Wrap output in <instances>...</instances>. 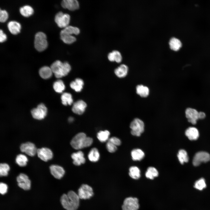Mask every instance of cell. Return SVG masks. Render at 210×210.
I'll return each mask as SVG.
<instances>
[{
	"label": "cell",
	"mask_w": 210,
	"mask_h": 210,
	"mask_svg": "<svg viewBox=\"0 0 210 210\" xmlns=\"http://www.w3.org/2000/svg\"><path fill=\"white\" fill-rule=\"evenodd\" d=\"M80 199L78 194L73 191H70L67 194H63L61 196L60 202L66 210H76L79 205Z\"/></svg>",
	"instance_id": "6da1fadb"
},
{
	"label": "cell",
	"mask_w": 210,
	"mask_h": 210,
	"mask_svg": "<svg viewBox=\"0 0 210 210\" xmlns=\"http://www.w3.org/2000/svg\"><path fill=\"white\" fill-rule=\"evenodd\" d=\"M92 143L93 139L87 136L84 133L80 132L73 138L70 144L74 148L78 150L89 147Z\"/></svg>",
	"instance_id": "7a4b0ae2"
},
{
	"label": "cell",
	"mask_w": 210,
	"mask_h": 210,
	"mask_svg": "<svg viewBox=\"0 0 210 210\" xmlns=\"http://www.w3.org/2000/svg\"><path fill=\"white\" fill-rule=\"evenodd\" d=\"M50 67L55 77L58 78L68 75L71 69L70 64L68 62H62L60 60L55 61Z\"/></svg>",
	"instance_id": "3957f363"
},
{
	"label": "cell",
	"mask_w": 210,
	"mask_h": 210,
	"mask_svg": "<svg viewBox=\"0 0 210 210\" xmlns=\"http://www.w3.org/2000/svg\"><path fill=\"white\" fill-rule=\"evenodd\" d=\"M46 36L42 32L36 34L35 36L34 45L36 49L38 51L41 52L45 50L48 46Z\"/></svg>",
	"instance_id": "277c9868"
},
{
	"label": "cell",
	"mask_w": 210,
	"mask_h": 210,
	"mask_svg": "<svg viewBox=\"0 0 210 210\" xmlns=\"http://www.w3.org/2000/svg\"><path fill=\"white\" fill-rule=\"evenodd\" d=\"M130 127L131 134L134 136H140L144 131V123L138 118L134 119L131 123Z\"/></svg>",
	"instance_id": "5b68a950"
},
{
	"label": "cell",
	"mask_w": 210,
	"mask_h": 210,
	"mask_svg": "<svg viewBox=\"0 0 210 210\" xmlns=\"http://www.w3.org/2000/svg\"><path fill=\"white\" fill-rule=\"evenodd\" d=\"M139 207L138 199L129 197L124 200L122 206V210H138Z\"/></svg>",
	"instance_id": "8992f818"
},
{
	"label": "cell",
	"mask_w": 210,
	"mask_h": 210,
	"mask_svg": "<svg viewBox=\"0 0 210 210\" xmlns=\"http://www.w3.org/2000/svg\"><path fill=\"white\" fill-rule=\"evenodd\" d=\"M70 20V15L67 13H64L62 12L58 13L55 18V21L58 26L64 28L69 26Z\"/></svg>",
	"instance_id": "52a82bcc"
},
{
	"label": "cell",
	"mask_w": 210,
	"mask_h": 210,
	"mask_svg": "<svg viewBox=\"0 0 210 210\" xmlns=\"http://www.w3.org/2000/svg\"><path fill=\"white\" fill-rule=\"evenodd\" d=\"M78 195L80 199L86 200L90 198L94 194L92 188L88 184L82 185L78 190Z\"/></svg>",
	"instance_id": "ba28073f"
},
{
	"label": "cell",
	"mask_w": 210,
	"mask_h": 210,
	"mask_svg": "<svg viewBox=\"0 0 210 210\" xmlns=\"http://www.w3.org/2000/svg\"><path fill=\"white\" fill-rule=\"evenodd\" d=\"M47 108L43 104H39L37 108L32 109L31 113L34 119L40 120L44 118L47 115Z\"/></svg>",
	"instance_id": "9c48e42d"
},
{
	"label": "cell",
	"mask_w": 210,
	"mask_h": 210,
	"mask_svg": "<svg viewBox=\"0 0 210 210\" xmlns=\"http://www.w3.org/2000/svg\"><path fill=\"white\" fill-rule=\"evenodd\" d=\"M210 160V155L204 151L197 153L194 155L193 160V165L195 166L199 165L202 162H206Z\"/></svg>",
	"instance_id": "30bf717a"
},
{
	"label": "cell",
	"mask_w": 210,
	"mask_h": 210,
	"mask_svg": "<svg viewBox=\"0 0 210 210\" xmlns=\"http://www.w3.org/2000/svg\"><path fill=\"white\" fill-rule=\"evenodd\" d=\"M198 113L196 109L191 107H188L185 111V116L188 121L193 125L196 124L199 119Z\"/></svg>",
	"instance_id": "8fae6325"
},
{
	"label": "cell",
	"mask_w": 210,
	"mask_h": 210,
	"mask_svg": "<svg viewBox=\"0 0 210 210\" xmlns=\"http://www.w3.org/2000/svg\"><path fill=\"white\" fill-rule=\"evenodd\" d=\"M17 181L20 188L24 190H28L30 189L31 181L25 174H20L17 177Z\"/></svg>",
	"instance_id": "7c38bea8"
},
{
	"label": "cell",
	"mask_w": 210,
	"mask_h": 210,
	"mask_svg": "<svg viewBox=\"0 0 210 210\" xmlns=\"http://www.w3.org/2000/svg\"><path fill=\"white\" fill-rule=\"evenodd\" d=\"M20 148L22 152L31 156H34L37 153V149L35 145L31 142L22 144Z\"/></svg>",
	"instance_id": "4fadbf2b"
},
{
	"label": "cell",
	"mask_w": 210,
	"mask_h": 210,
	"mask_svg": "<svg viewBox=\"0 0 210 210\" xmlns=\"http://www.w3.org/2000/svg\"><path fill=\"white\" fill-rule=\"evenodd\" d=\"M86 102L82 100H79L73 104L72 111L74 113L81 115L85 112L87 107Z\"/></svg>",
	"instance_id": "5bb4252c"
},
{
	"label": "cell",
	"mask_w": 210,
	"mask_h": 210,
	"mask_svg": "<svg viewBox=\"0 0 210 210\" xmlns=\"http://www.w3.org/2000/svg\"><path fill=\"white\" fill-rule=\"evenodd\" d=\"M37 153L38 157L44 161H47L53 157V153L49 148L43 147L37 149Z\"/></svg>",
	"instance_id": "9a60e30c"
},
{
	"label": "cell",
	"mask_w": 210,
	"mask_h": 210,
	"mask_svg": "<svg viewBox=\"0 0 210 210\" xmlns=\"http://www.w3.org/2000/svg\"><path fill=\"white\" fill-rule=\"evenodd\" d=\"M50 169L52 175L57 179H61L65 174V171L63 168L58 165H51L50 167Z\"/></svg>",
	"instance_id": "2e32d148"
},
{
	"label": "cell",
	"mask_w": 210,
	"mask_h": 210,
	"mask_svg": "<svg viewBox=\"0 0 210 210\" xmlns=\"http://www.w3.org/2000/svg\"><path fill=\"white\" fill-rule=\"evenodd\" d=\"M61 4L64 8L71 11L77 10L79 7V2L76 0H63Z\"/></svg>",
	"instance_id": "e0dca14e"
},
{
	"label": "cell",
	"mask_w": 210,
	"mask_h": 210,
	"mask_svg": "<svg viewBox=\"0 0 210 210\" xmlns=\"http://www.w3.org/2000/svg\"><path fill=\"white\" fill-rule=\"evenodd\" d=\"M71 157L73 160V163L75 165L79 166L85 162V159L84 153L81 151L73 153Z\"/></svg>",
	"instance_id": "ac0fdd59"
},
{
	"label": "cell",
	"mask_w": 210,
	"mask_h": 210,
	"mask_svg": "<svg viewBox=\"0 0 210 210\" xmlns=\"http://www.w3.org/2000/svg\"><path fill=\"white\" fill-rule=\"evenodd\" d=\"M84 85L83 80L80 78H77L70 83V86L75 92H80L82 91Z\"/></svg>",
	"instance_id": "d6986e66"
},
{
	"label": "cell",
	"mask_w": 210,
	"mask_h": 210,
	"mask_svg": "<svg viewBox=\"0 0 210 210\" xmlns=\"http://www.w3.org/2000/svg\"><path fill=\"white\" fill-rule=\"evenodd\" d=\"M186 136L190 140H196L199 136V132L195 127H190L186 130L185 132Z\"/></svg>",
	"instance_id": "ffe728a7"
},
{
	"label": "cell",
	"mask_w": 210,
	"mask_h": 210,
	"mask_svg": "<svg viewBox=\"0 0 210 210\" xmlns=\"http://www.w3.org/2000/svg\"><path fill=\"white\" fill-rule=\"evenodd\" d=\"M128 68L125 64H123L116 68L114 70V73L119 78L125 77L127 74Z\"/></svg>",
	"instance_id": "44dd1931"
},
{
	"label": "cell",
	"mask_w": 210,
	"mask_h": 210,
	"mask_svg": "<svg viewBox=\"0 0 210 210\" xmlns=\"http://www.w3.org/2000/svg\"><path fill=\"white\" fill-rule=\"evenodd\" d=\"M8 29L13 34L16 35L19 33L20 30L21 26L19 22L15 21H10L7 24Z\"/></svg>",
	"instance_id": "7402d4cb"
},
{
	"label": "cell",
	"mask_w": 210,
	"mask_h": 210,
	"mask_svg": "<svg viewBox=\"0 0 210 210\" xmlns=\"http://www.w3.org/2000/svg\"><path fill=\"white\" fill-rule=\"evenodd\" d=\"M132 159L134 161H141L144 157L145 154L141 149L135 148L132 150L131 153Z\"/></svg>",
	"instance_id": "603a6c76"
},
{
	"label": "cell",
	"mask_w": 210,
	"mask_h": 210,
	"mask_svg": "<svg viewBox=\"0 0 210 210\" xmlns=\"http://www.w3.org/2000/svg\"><path fill=\"white\" fill-rule=\"evenodd\" d=\"M80 32L79 29L77 27L69 25L62 30L60 34H65L70 35H78Z\"/></svg>",
	"instance_id": "cb8c5ba5"
},
{
	"label": "cell",
	"mask_w": 210,
	"mask_h": 210,
	"mask_svg": "<svg viewBox=\"0 0 210 210\" xmlns=\"http://www.w3.org/2000/svg\"><path fill=\"white\" fill-rule=\"evenodd\" d=\"M39 74L43 79H47L50 78L52 75V72L50 68L48 66H44L39 70Z\"/></svg>",
	"instance_id": "d4e9b609"
},
{
	"label": "cell",
	"mask_w": 210,
	"mask_h": 210,
	"mask_svg": "<svg viewBox=\"0 0 210 210\" xmlns=\"http://www.w3.org/2000/svg\"><path fill=\"white\" fill-rule=\"evenodd\" d=\"M136 93L143 97H147L149 93V90L147 86L142 85H137L136 88Z\"/></svg>",
	"instance_id": "484cf974"
},
{
	"label": "cell",
	"mask_w": 210,
	"mask_h": 210,
	"mask_svg": "<svg viewBox=\"0 0 210 210\" xmlns=\"http://www.w3.org/2000/svg\"><path fill=\"white\" fill-rule=\"evenodd\" d=\"M61 98L62 103L64 105H70L73 104V99L72 95L69 93H63Z\"/></svg>",
	"instance_id": "4316f807"
},
{
	"label": "cell",
	"mask_w": 210,
	"mask_h": 210,
	"mask_svg": "<svg viewBox=\"0 0 210 210\" xmlns=\"http://www.w3.org/2000/svg\"><path fill=\"white\" fill-rule=\"evenodd\" d=\"M88 158L92 162L97 161L100 158V154L98 149L95 148H92L88 154Z\"/></svg>",
	"instance_id": "83f0119b"
},
{
	"label": "cell",
	"mask_w": 210,
	"mask_h": 210,
	"mask_svg": "<svg viewBox=\"0 0 210 210\" xmlns=\"http://www.w3.org/2000/svg\"><path fill=\"white\" fill-rule=\"evenodd\" d=\"M169 44L170 48L174 51L179 50L182 46L180 41L175 37L172 38L169 41Z\"/></svg>",
	"instance_id": "f1b7e54d"
},
{
	"label": "cell",
	"mask_w": 210,
	"mask_h": 210,
	"mask_svg": "<svg viewBox=\"0 0 210 210\" xmlns=\"http://www.w3.org/2000/svg\"><path fill=\"white\" fill-rule=\"evenodd\" d=\"M129 174L132 178L138 179L141 176L140 170L136 166H132L129 169Z\"/></svg>",
	"instance_id": "f546056e"
},
{
	"label": "cell",
	"mask_w": 210,
	"mask_h": 210,
	"mask_svg": "<svg viewBox=\"0 0 210 210\" xmlns=\"http://www.w3.org/2000/svg\"><path fill=\"white\" fill-rule=\"evenodd\" d=\"M159 173L158 170L153 167H148L145 173V176L148 178L153 179L155 177L158 176Z\"/></svg>",
	"instance_id": "4dcf8cb0"
},
{
	"label": "cell",
	"mask_w": 210,
	"mask_h": 210,
	"mask_svg": "<svg viewBox=\"0 0 210 210\" xmlns=\"http://www.w3.org/2000/svg\"><path fill=\"white\" fill-rule=\"evenodd\" d=\"M21 14L25 17H29L32 15L34 13L33 8L29 5H25L20 9Z\"/></svg>",
	"instance_id": "1f68e13d"
},
{
	"label": "cell",
	"mask_w": 210,
	"mask_h": 210,
	"mask_svg": "<svg viewBox=\"0 0 210 210\" xmlns=\"http://www.w3.org/2000/svg\"><path fill=\"white\" fill-rule=\"evenodd\" d=\"M178 160L181 164L188 161L189 158L186 151L184 150H180L177 154Z\"/></svg>",
	"instance_id": "d6a6232c"
},
{
	"label": "cell",
	"mask_w": 210,
	"mask_h": 210,
	"mask_svg": "<svg viewBox=\"0 0 210 210\" xmlns=\"http://www.w3.org/2000/svg\"><path fill=\"white\" fill-rule=\"evenodd\" d=\"M110 132L107 130L100 131L97 134V137L101 142H104L109 139Z\"/></svg>",
	"instance_id": "836d02e7"
},
{
	"label": "cell",
	"mask_w": 210,
	"mask_h": 210,
	"mask_svg": "<svg viewBox=\"0 0 210 210\" xmlns=\"http://www.w3.org/2000/svg\"><path fill=\"white\" fill-rule=\"evenodd\" d=\"M53 88L57 93L62 92L65 89V86L63 82L61 80H58L54 82L53 85Z\"/></svg>",
	"instance_id": "e575fe53"
},
{
	"label": "cell",
	"mask_w": 210,
	"mask_h": 210,
	"mask_svg": "<svg viewBox=\"0 0 210 210\" xmlns=\"http://www.w3.org/2000/svg\"><path fill=\"white\" fill-rule=\"evenodd\" d=\"M27 161L28 159L27 157L22 154H20L17 155L15 159L16 163L20 167L25 166Z\"/></svg>",
	"instance_id": "d590c367"
},
{
	"label": "cell",
	"mask_w": 210,
	"mask_h": 210,
	"mask_svg": "<svg viewBox=\"0 0 210 210\" xmlns=\"http://www.w3.org/2000/svg\"><path fill=\"white\" fill-rule=\"evenodd\" d=\"M60 38L62 41L67 44H71L76 40V37L72 35L68 34H60Z\"/></svg>",
	"instance_id": "8d00e7d4"
},
{
	"label": "cell",
	"mask_w": 210,
	"mask_h": 210,
	"mask_svg": "<svg viewBox=\"0 0 210 210\" xmlns=\"http://www.w3.org/2000/svg\"><path fill=\"white\" fill-rule=\"evenodd\" d=\"M194 188L198 190L201 191L206 187L205 180L203 178H201L196 181L194 183Z\"/></svg>",
	"instance_id": "74e56055"
},
{
	"label": "cell",
	"mask_w": 210,
	"mask_h": 210,
	"mask_svg": "<svg viewBox=\"0 0 210 210\" xmlns=\"http://www.w3.org/2000/svg\"><path fill=\"white\" fill-rule=\"evenodd\" d=\"M10 167L7 164L1 163L0 164V175L1 176H6L8 174Z\"/></svg>",
	"instance_id": "f35d334b"
},
{
	"label": "cell",
	"mask_w": 210,
	"mask_h": 210,
	"mask_svg": "<svg viewBox=\"0 0 210 210\" xmlns=\"http://www.w3.org/2000/svg\"><path fill=\"white\" fill-rule=\"evenodd\" d=\"M112 52L113 55L114 61L118 63L120 62L122 59L120 52L117 50H114Z\"/></svg>",
	"instance_id": "ab89813d"
},
{
	"label": "cell",
	"mask_w": 210,
	"mask_h": 210,
	"mask_svg": "<svg viewBox=\"0 0 210 210\" xmlns=\"http://www.w3.org/2000/svg\"><path fill=\"white\" fill-rule=\"evenodd\" d=\"M106 146L107 150L110 153L115 152L117 150V146L108 141Z\"/></svg>",
	"instance_id": "60d3db41"
},
{
	"label": "cell",
	"mask_w": 210,
	"mask_h": 210,
	"mask_svg": "<svg viewBox=\"0 0 210 210\" xmlns=\"http://www.w3.org/2000/svg\"><path fill=\"white\" fill-rule=\"evenodd\" d=\"M8 17L7 12L5 10L0 9V21L4 22L6 21Z\"/></svg>",
	"instance_id": "b9f144b4"
},
{
	"label": "cell",
	"mask_w": 210,
	"mask_h": 210,
	"mask_svg": "<svg viewBox=\"0 0 210 210\" xmlns=\"http://www.w3.org/2000/svg\"><path fill=\"white\" fill-rule=\"evenodd\" d=\"M108 141L111 142L116 146H119L121 144L120 140L116 137H112L109 139Z\"/></svg>",
	"instance_id": "7bdbcfd3"
},
{
	"label": "cell",
	"mask_w": 210,
	"mask_h": 210,
	"mask_svg": "<svg viewBox=\"0 0 210 210\" xmlns=\"http://www.w3.org/2000/svg\"><path fill=\"white\" fill-rule=\"evenodd\" d=\"M7 186L6 184L3 183H0V192L2 195L5 194L7 191Z\"/></svg>",
	"instance_id": "ee69618b"
},
{
	"label": "cell",
	"mask_w": 210,
	"mask_h": 210,
	"mask_svg": "<svg viewBox=\"0 0 210 210\" xmlns=\"http://www.w3.org/2000/svg\"><path fill=\"white\" fill-rule=\"evenodd\" d=\"M7 36L6 34H4L2 30L1 29L0 30V42L2 43L6 40Z\"/></svg>",
	"instance_id": "f6af8a7d"
},
{
	"label": "cell",
	"mask_w": 210,
	"mask_h": 210,
	"mask_svg": "<svg viewBox=\"0 0 210 210\" xmlns=\"http://www.w3.org/2000/svg\"><path fill=\"white\" fill-rule=\"evenodd\" d=\"M206 116L205 113L203 111L199 112L198 119H204Z\"/></svg>",
	"instance_id": "bcb514c9"
},
{
	"label": "cell",
	"mask_w": 210,
	"mask_h": 210,
	"mask_svg": "<svg viewBox=\"0 0 210 210\" xmlns=\"http://www.w3.org/2000/svg\"><path fill=\"white\" fill-rule=\"evenodd\" d=\"M74 120V118L73 117H70L68 118V121L70 123H71Z\"/></svg>",
	"instance_id": "7dc6e473"
}]
</instances>
